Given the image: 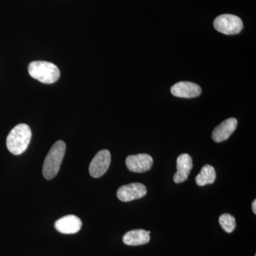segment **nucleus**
Listing matches in <instances>:
<instances>
[{"mask_svg": "<svg viewBox=\"0 0 256 256\" xmlns=\"http://www.w3.org/2000/svg\"><path fill=\"white\" fill-rule=\"evenodd\" d=\"M31 139L32 130L30 126L24 124H18L8 134L6 146L10 152L20 156L26 150Z\"/></svg>", "mask_w": 256, "mask_h": 256, "instance_id": "nucleus-1", "label": "nucleus"}, {"mask_svg": "<svg viewBox=\"0 0 256 256\" xmlns=\"http://www.w3.org/2000/svg\"><path fill=\"white\" fill-rule=\"evenodd\" d=\"M66 149V146L62 140L57 141L50 148L43 165V175L46 180H52L58 174L65 156Z\"/></svg>", "mask_w": 256, "mask_h": 256, "instance_id": "nucleus-2", "label": "nucleus"}, {"mask_svg": "<svg viewBox=\"0 0 256 256\" xmlns=\"http://www.w3.org/2000/svg\"><path fill=\"white\" fill-rule=\"evenodd\" d=\"M28 72L32 78L45 84H54L60 77V70L55 64L44 60L30 64Z\"/></svg>", "mask_w": 256, "mask_h": 256, "instance_id": "nucleus-3", "label": "nucleus"}, {"mask_svg": "<svg viewBox=\"0 0 256 256\" xmlns=\"http://www.w3.org/2000/svg\"><path fill=\"white\" fill-rule=\"evenodd\" d=\"M214 26L217 31L224 34L234 35L242 32L244 24L238 16L233 14H222L216 18Z\"/></svg>", "mask_w": 256, "mask_h": 256, "instance_id": "nucleus-4", "label": "nucleus"}, {"mask_svg": "<svg viewBox=\"0 0 256 256\" xmlns=\"http://www.w3.org/2000/svg\"><path fill=\"white\" fill-rule=\"evenodd\" d=\"M111 162L110 152L102 150L94 156L89 166V172L94 178H99L106 174Z\"/></svg>", "mask_w": 256, "mask_h": 256, "instance_id": "nucleus-5", "label": "nucleus"}, {"mask_svg": "<svg viewBox=\"0 0 256 256\" xmlns=\"http://www.w3.org/2000/svg\"><path fill=\"white\" fill-rule=\"evenodd\" d=\"M146 188L143 184L131 183L120 186L117 192L119 200L124 202H129L139 200L146 196Z\"/></svg>", "mask_w": 256, "mask_h": 256, "instance_id": "nucleus-6", "label": "nucleus"}, {"mask_svg": "<svg viewBox=\"0 0 256 256\" xmlns=\"http://www.w3.org/2000/svg\"><path fill=\"white\" fill-rule=\"evenodd\" d=\"M126 166L130 171L136 173H144L149 171L153 164V159L148 154L130 156L126 158Z\"/></svg>", "mask_w": 256, "mask_h": 256, "instance_id": "nucleus-7", "label": "nucleus"}, {"mask_svg": "<svg viewBox=\"0 0 256 256\" xmlns=\"http://www.w3.org/2000/svg\"><path fill=\"white\" fill-rule=\"evenodd\" d=\"M56 229L64 234L78 233L82 227V222L75 215H67L55 222Z\"/></svg>", "mask_w": 256, "mask_h": 256, "instance_id": "nucleus-8", "label": "nucleus"}, {"mask_svg": "<svg viewBox=\"0 0 256 256\" xmlns=\"http://www.w3.org/2000/svg\"><path fill=\"white\" fill-rule=\"evenodd\" d=\"M171 92L176 97L192 98L200 96L202 94V89L194 82H181L174 84L171 88Z\"/></svg>", "mask_w": 256, "mask_h": 256, "instance_id": "nucleus-9", "label": "nucleus"}, {"mask_svg": "<svg viewBox=\"0 0 256 256\" xmlns=\"http://www.w3.org/2000/svg\"><path fill=\"white\" fill-rule=\"evenodd\" d=\"M237 124L238 121L234 118L226 120L214 130L212 139L216 142L226 140L236 129Z\"/></svg>", "mask_w": 256, "mask_h": 256, "instance_id": "nucleus-10", "label": "nucleus"}, {"mask_svg": "<svg viewBox=\"0 0 256 256\" xmlns=\"http://www.w3.org/2000/svg\"><path fill=\"white\" fill-rule=\"evenodd\" d=\"M192 168H193V162H192L191 156L186 153L180 154L176 160L178 171L173 178L174 182L180 184L186 181L191 172Z\"/></svg>", "mask_w": 256, "mask_h": 256, "instance_id": "nucleus-11", "label": "nucleus"}, {"mask_svg": "<svg viewBox=\"0 0 256 256\" xmlns=\"http://www.w3.org/2000/svg\"><path fill=\"white\" fill-rule=\"evenodd\" d=\"M150 232H146L143 229L130 230L124 234L122 240L126 245L132 246L144 245L149 242L150 240Z\"/></svg>", "mask_w": 256, "mask_h": 256, "instance_id": "nucleus-12", "label": "nucleus"}, {"mask_svg": "<svg viewBox=\"0 0 256 256\" xmlns=\"http://www.w3.org/2000/svg\"><path fill=\"white\" fill-rule=\"evenodd\" d=\"M216 178V174L214 166L210 164H206L202 168L201 172L197 175L195 180L198 186H204L214 184Z\"/></svg>", "mask_w": 256, "mask_h": 256, "instance_id": "nucleus-13", "label": "nucleus"}, {"mask_svg": "<svg viewBox=\"0 0 256 256\" xmlns=\"http://www.w3.org/2000/svg\"><path fill=\"white\" fill-rule=\"evenodd\" d=\"M218 222L222 228L228 234L232 233L236 227L235 218L229 214H224L220 216Z\"/></svg>", "mask_w": 256, "mask_h": 256, "instance_id": "nucleus-14", "label": "nucleus"}, {"mask_svg": "<svg viewBox=\"0 0 256 256\" xmlns=\"http://www.w3.org/2000/svg\"><path fill=\"white\" fill-rule=\"evenodd\" d=\"M252 212H254V213L256 214V200H254V202H252Z\"/></svg>", "mask_w": 256, "mask_h": 256, "instance_id": "nucleus-15", "label": "nucleus"}, {"mask_svg": "<svg viewBox=\"0 0 256 256\" xmlns=\"http://www.w3.org/2000/svg\"></svg>", "mask_w": 256, "mask_h": 256, "instance_id": "nucleus-16", "label": "nucleus"}]
</instances>
